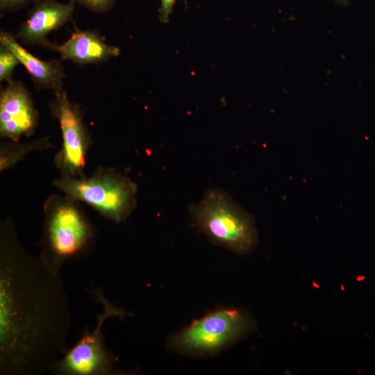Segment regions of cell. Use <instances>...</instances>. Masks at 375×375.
Here are the masks:
<instances>
[{
    "instance_id": "obj_11",
    "label": "cell",
    "mask_w": 375,
    "mask_h": 375,
    "mask_svg": "<svg viewBox=\"0 0 375 375\" xmlns=\"http://www.w3.org/2000/svg\"><path fill=\"white\" fill-rule=\"evenodd\" d=\"M0 44L8 49L17 57L28 72L38 90H51L54 94L64 90L65 74L60 61L40 60L23 47L14 35L5 31L0 32Z\"/></svg>"
},
{
    "instance_id": "obj_16",
    "label": "cell",
    "mask_w": 375,
    "mask_h": 375,
    "mask_svg": "<svg viewBox=\"0 0 375 375\" xmlns=\"http://www.w3.org/2000/svg\"><path fill=\"white\" fill-rule=\"evenodd\" d=\"M185 2L187 0H184ZM176 0H160V6L158 10L159 19L166 24L169 21Z\"/></svg>"
},
{
    "instance_id": "obj_10",
    "label": "cell",
    "mask_w": 375,
    "mask_h": 375,
    "mask_svg": "<svg viewBox=\"0 0 375 375\" xmlns=\"http://www.w3.org/2000/svg\"><path fill=\"white\" fill-rule=\"evenodd\" d=\"M49 49L57 51L61 60L78 65L105 62L120 54L119 49L107 44L98 32L77 28L67 40L60 44L51 43Z\"/></svg>"
},
{
    "instance_id": "obj_5",
    "label": "cell",
    "mask_w": 375,
    "mask_h": 375,
    "mask_svg": "<svg viewBox=\"0 0 375 375\" xmlns=\"http://www.w3.org/2000/svg\"><path fill=\"white\" fill-rule=\"evenodd\" d=\"M255 328L256 322L247 311L219 308L172 335L167 340V346L181 354L211 355L244 338Z\"/></svg>"
},
{
    "instance_id": "obj_2",
    "label": "cell",
    "mask_w": 375,
    "mask_h": 375,
    "mask_svg": "<svg viewBox=\"0 0 375 375\" xmlns=\"http://www.w3.org/2000/svg\"><path fill=\"white\" fill-rule=\"evenodd\" d=\"M43 212L39 256L50 269L60 272L67 261L89 255L97 231L80 202L65 194H53L46 199Z\"/></svg>"
},
{
    "instance_id": "obj_6",
    "label": "cell",
    "mask_w": 375,
    "mask_h": 375,
    "mask_svg": "<svg viewBox=\"0 0 375 375\" xmlns=\"http://www.w3.org/2000/svg\"><path fill=\"white\" fill-rule=\"evenodd\" d=\"M93 296L102 306L97 317L94 327L88 326L76 342L53 366L51 372L56 375H117L124 374L116 366V358L105 343L103 331L110 319L123 320L131 313L115 306L102 290L94 288Z\"/></svg>"
},
{
    "instance_id": "obj_17",
    "label": "cell",
    "mask_w": 375,
    "mask_h": 375,
    "mask_svg": "<svg viewBox=\"0 0 375 375\" xmlns=\"http://www.w3.org/2000/svg\"><path fill=\"white\" fill-rule=\"evenodd\" d=\"M333 1H335L336 3L343 6H347L349 2V0H333Z\"/></svg>"
},
{
    "instance_id": "obj_12",
    "label": "cell",
    "mask_w": 375,
    "mask_h": 375,
    "mask_svg": "<svg viewBox=\"0 0 375 375\" xmlns=\"http://www.w3.org/2000/svg\"><path fill=\"white\" fill-rule=\"evenodd\" d=\"M51 147L53 145L47 136L28 143L11 140L3 142L0 144V172H3L13 167L32 151L47 150Z\"/></svg>"
},
{
    "instance_id": "obj_1",
    "label": "cell",
    "mask_w": 375,
    "mask_h": 375,
    "mask_svg": "<svg viewBox=\"0 0 375 375\" xmlns=\"http://www.w3.org/2000/svg\"><path fill=\"white\" fill-rule=\"evenodd\" d=\"M72 310L60 273L21 243L14 222L0 224V374L51 372L67 351Z\"/></svg>"
},
{
    "instance_id": "obj_3",
    "label": "cell",
    "mask_w": 375,
    "mask_h": 375,
    "mask_svg": "<svg viewBox=\"0 0 375 375\" xmlns=\"http://www.w3.org/2000/svg\"><path fill=\"white\" fill-rule=\"evenodd\" d=\"M192 226L214 244L240 255L256 248L258 236L253 217L226 191L207 190L197 203L189 206Z\"/></svg>"
},
{
    "instance_id": "obj_8",
    "label": "cell",
    "mask_w": 375,
    "mask_h": 375,
    "mask_svg": "<svg viewBox=\"0 0 375 375\" xmlns=\"http://www.w3.org/2000/svg\"><path fill=\"white\" fill-rule=\"evenodd\" d=\"M38 123L39 112L26 86L18 81H7L0 92L1 138L19 141L33 135Z\"/></svg>"
},
{
    "instance_id": "obj_7",
    "label": "cell",
    "mask_w": 375,
    "mask_h": 375,
    "mask_svg": "<svg viewBox=\"0 0 375 375\" xmlns=\"http://www.w3.org/2000/svg\"><path fill=\"white\" fill-rule=\"evenodd\" d=\"M54 95L49 108L51 115L58 121L62 134V146L54 163L60 176L83 177L92 144L90 133L83 122L80 106L68 98L65 90Z\"/></svg>"
},
{
    "instance_id": "obj_14",
    "label": "cell",
    "mask_w": 375,
    "mask_h": 375,
    "mask_svg": "<svg viewBox=\"0 0 375 375\" xmlns=\"http://www.w3.org/2000/svg\"><path fill=\"white\" fill-rule=\"evenodd\" d=\"M74 3H78L91 11L103 13L111 10L116 0H70Z\"/></svg>"
},
{
    "instance_id": "obj_15",
    "label": "cell",
    "mask_w": 375,
    "mask_h": 375,
    "mask_svg": "<svg viewBox=\"0 0 375 375\" xmlns=\"http://www.w3.org/2000/svg\"><path fill=\"white\" fill-rule=\"evenodd\" d=\"M35 0H0L1 12H12L19 10Z\"/></svg>"
},
{
    "instance_id": "obj_4",
    "label": "cell",
    "mask_w": 375,
    "mask_h": 375,
    "mask_svg": "<svg viewBox=\"0 0 375 375\" xmlns=\"http://www.w3.org/2000/svg\"><path fill=\"white\" fill-rule=\"evenodd\" d=\"M53 185L65 195L85 203L116 224L129 217L138 203L136 183L110 167H99L90 176H60Z\"/></svg>"
},
{
    "instance_id": "obj_13",
    "label": "cell",
    "mask_w": 375,
    "mask_h": 375,
    "mask_svg": "<svg viewBox=\"0 0 375 375\" xmlns=\"http://www.w3.org/2000/svg\"><path fill=\"white\" fill-rule=\"evenodd\" d=\"M19 63L17 57L8 49L0 44V81L11 80L14 69Z\"/></svg>"
},
{
    "instance_id": "obj_9",
    "label": "cell",
    "mask_w": 375,
    "mask_h": 375,
    "mask_svg": "<svg viewBox=\"0 0 375 375\" xmlns=\"http://www.w3.org/2000/svg\"><path fill=\"white\" fill-rule=\"evenodd\" d=\"M74 11L75 4L71 1L62 3L56 0H35L15 37L27 45L49 49L51 43L47 38L48 34L71 21Z\"/></svg>"
}]
</instances>
